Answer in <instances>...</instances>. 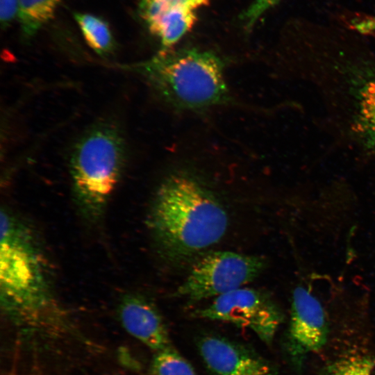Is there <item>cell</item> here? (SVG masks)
I'll use <instances>...</instances> for the list:
<instances>
[{
	"instance_id": "6",
	"label": "cell",
	"mask_w": 375,
	"mask_h": 375,
	"mask_svg": "<svg viewBox=\"0 0 375 375\" xmlns=\"http://www.w3.org/2000/svg\"><path fill=\"white\" fill-rule=\"evenodd\" d=\"M195 315L248 328L267 344L272 343L283 319L281 310L266 292L243 287L215 298Z\"/></svg>"
},
{
	"instance_id": "5",
	"label": "cell",
	"mask_w": 375,
	"mask_h": 375,
	"mask_svg": "<svg viewBox=\"0 0 375 375\" xmlns=\"http://www.w3.org/2000/svg\"><path fill=\"white\" fill-rule=\"evenodd\" d=\"M265 267L260 256L215 251L197 260L175 294L192 301L216 298L251 282Z\"/></svg>"
},
{
	"instance_id": "8",
	"label": "cell",
	"mask_w": 375,
	"mask_h": 375,
	"mask_svg": "<svg viewBox=\"0 0 375 375\" xmlns=\"http://www.w3.org/2000/svg\"><path fill=\"white\" fill-rule=\"evenodd\" d=\"M197 349L212 375H276L272 365L255 351L222 336L200 338Z\"/></svg>"
},
{
	"instance_id": "3",
	"label": "cell",
	"mask_w": 375,
	"mask_h": 375,
	"mask_svg": "<svg viewBox=\"0 0 375 375\" xmlns=\"http://www.w3.org/2000/svg\"><path fill=\"white\" fill-rule=\"evenodd\" d=\"M142 69L160 96L177 109H202L227 99L224 62L211 51H160Z\"/></svg>"
},
{
	"instance_id": "14",
	"label": "cell",
	"mask_w": 375,
	"mask_h": 375,
	"mask_svg": "<svg viewBox=\"0 0 375 375\" xmlns=\"http://www.w3.org/2000/svg\"><path fill=\"white\" fill-rule=\"evenodd\" d=\"M150 372L151 375H197L191 364L172 347L156 352Z\"/></svg>"
},
{
	"instance_id": "7",
	"label": "cell",
	"mask_w": 375,
	"mask_h": 375,
	"mask_svg": "<svg viewBox=\"0 0 375 375\" xmlns=\"http://www.w3.org/2000/svg\"><path fill=\"white\" fill-rule=\"evenodd\" d=\"M210 0H140L139 14L149 31L169 51L195 24L197 10Z\"/></svg>"
},
{
	"instance_id": "1",
	"label": "cell",
	"mask_w": 375,
	"mask_h": 375,
	"mask_svg": "<svg viewBox=\"0 0 375 375\" xmlns=\"http://www.w3.org/2000/svg\"><path fill=\"white\" fill-rule=\"evenodd\" d=\"M0 301L5 315L30 328L62 319L48 258L35 231L7 208L1 210Z\"/></svg>"
},
{
	"instance_id": "12",
	"label": "cell",
	"mask_w": 375,
	"mask_h": 375,
	"mask_svg": "<svg viewBox=\"0 0 375 375\" xmlns=\"http://www.w3.org/2000/svg\"><path fill=\"white\" fill-rule=\"evenodd\" d=\"M65 0H20L18 21L26 37L35 35L54 16Z\"/></svg>"
},
{
	"instance_id": "4",
	"label": "cell",
	"mask_w": 375,
	"mask_h": 375,
	"mask_svg": "<svg viewBox=\"0 0 375 375\" xmlns=\"http://www.w3.org/2000/svg\"><path fill=\"white\" fill-rule=\"evenodd\" d=\"M124 161L122 137L110 125H98L87 132L74 148L70 175L74 199L87 222L103 217L120 180Z\"/></svg>"
},
{
	"instance_id": "11",
	"label": "cell",
	"mask_w": 375,
	"mask_h": 375,
	"mask_svg": "<svg viewBox=\"0 0 375 375\" xmlns=\"http://www.w3.org/2000/svg\"><path fill=\"white\" fill-rule=\"evenodd\" d=\"M74 18L89 45L101 56L109 54L114 48V38L110 28L101 17L86 12H76Z\"/></svg>"
},
{
	"instance_id": "10",
	"label": "cell",
	"mask_w": 375,
	"mask_h": 375,
	"mask_svg": "<svg viewBox=\"0 0 375 375\" xmlns=\"http://www.w3.org/2000/svg\"><path fill=\"white\" fill-rule=\"evenodd\" d=\"M117 315L123 328L151 349L158 352L172 347L159 310L144 297L125 294L119 303Z\"/></svg>"
},
{
	"instance_id": "17",
	"label": "cell",
	"mask_w": 375,
	"mask_h": 375,
	"mask_svg": "<svg viewBox=\"0 0 375 375\" xmlns=\"http://www.w3.org/2000/svg\"><path fill=\"white\" fill-rule=\"evenodd\" d=\"M20 0H0V22L6 28L18 17Z\"/></svg>"
},
{
	"instance_id": "16",
	"label": "cell",
	"mask_w": 375,
	"mask_h": 375,
	"mask_svg": "<svg viewBox=\"0 0 375 375\" xmlns=\"http://www.w3.org/2000/svg\"><path fill=\"white\" fill-rule=\"evenodd\" d=\"M281 0H255L242 14L241 19L245 26L251 28L258 19L269 8L277 4Z\"/></svg>"
},
{
	"instance_id": "15",
	"label": "cell",
	"mask_w": 375,
	"mask_h": 375,
	"mask_svg": "<svg viewBox=\"0 0 375 375\" xmlns=\"http://www.w3.org/2000/svg\"><path fill=\"white\" fill-rule=\"evenodd\" d=\"M374 366L375 361L370 356L352 354L335 362L327 375H372Z\"/></svg>"
},
{
	"instance_id": "2",
	"label": "cell",
	"mask_w": 375,
	"mask_h": 375,
	"mask_svg": "<svg viewBox=\"0 0 375 375\" xmlns=\"http://www.w3.org/2000/svg\"><path fill=\"white\" fill-rule=\"evenodd\" d=\"M228 216L215 197L193 176L176 173L158 188L147 224L157 246L171 261L188 260L217 243Z\"/></svg>"
},
{
	"instance_id": "13",
	"label": "cell",
	"mask_w": 375,
	"mask_h": 375,
	"mask_svg": "<svg viewBox=\"0 0 375 375\" xmlns=\"http://www.w3.org/2000/svg\"><path fill=\"white\" fill-rule=\"evenodd\" d=\"M356 124L362 138L375 149V79L359 91Z\"/></svg>"
},
{
	"instance_id": "9",
	"label": "cell",
	"mask_w": 375,
	"mask_h": 375,
	"mask_svg": "<svg viewBox=\"0 0 375 375\" xmlns=\"http://www.w3.org/2000/svg\"><path fill=\"white\" fill-rule=\"evenodd\" d=\"M326 317L319 300L302 287L292 294L289 341L294 354L320 351L328 339Z\"/></svg>"
}]
</instances>
